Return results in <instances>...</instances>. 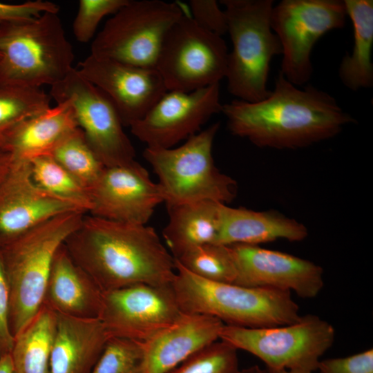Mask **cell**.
Instances as JSON below:
<instances>
[{"label":"cell","instance_id":"obj_11","mask_svg":"<svg viewBox=\"0 0 373 373\" xmlns=\"http://www.w3.org/2000/svg\"><path fill=\"white\" fill-rule=\"evenodd\" d=\"M346 17L341 0H282L274 5L270 24L282 47L280 72L286 79L297 86L308 83L314 45L327 32L342 28Z\"/></svg>","mask_w":373,"mask_h":373},{"label":"cell","instance_id":"obj_34","mask_svg":"<svg viewBox=\"0 0 373 373\" xmlns=\"http://www.w3.org/2000/svg\"><path fill=\"white\" fill-rule=\"evenodd\" d=\"M189 8L191 17L201 28L222 37L227 32L225 12L216 0H191Z\"/></svg>","mask_w":373,"mask_h":373},{"label":"cell","instance_id":"obj_40","mask_svg":"<svg viewBox=\"0 0 373 373\" xmlns=\"http://www.w3.org/2000/svg\"><path fill=\"white\" fill-rule=\"evenodd\" d=\"M240 373H272L269 370L266 369H261L258 365H253L249 367L241 370Z\"/></svg>","mask_w":373,"mask_h":373},{"label":"cell","instance_id":"obj_22","mask_svg":"<svg viewBox=\"0 0 373 373\" xmlns=\"http://www.w3.org/2000/svg\"><path fill=\"white\" fill-rule=\"evenodd\" d=\"M49 373H91L110 337L99 318L57 314Z\"/></svg>","mask_w":373,"mask_h":373},{"label":"cell","instance_id":"obj_17","mask_svg":"<svg viewBox=\"0 0 373 373\" xmlns=\"http://www.w3.org/2000/svg\"><path fill=\"white\" fill-rule=\"evenodd\" d=\"M112 101L124 126L142 118L167 91L155 68L90 55L77 68Z\"/></svg>","mask_w":373,"mask_h":373},{"label":"cell","instance_id":"obj_30","mask_svg":"<svg viewBox=\"0 0 373 373\" xmlns=\"http://www.w3.org/2000/svg\"><path fill=\"white\" fill-rule=\"evenodd\" d=\"M41 88L0 85V134L19 121L50 107Z\"/></svg>","mask_w":373,"mask_h":373},{"label":"cell","instance_id":"obj_13","mask_svg":"<svg viewBox=\"0 0 373 373\" xmlns=\"http://www.w3.org/2000/svg\"><path fill=\"white\" fill-rule=\"evenodd\" d=\"M182 313L171 285L141 283L104 291L98 318L110 336L144 343Z\"/></svg>","mask_w":373,"mask_h":373},{"label":"cell","instance_id":"obj_18","mask_svg":"<svg viewBox=\"0 0 373 373\" xmlns=\"http://www.w3.org/2000/svg\"><path fill=\"white\" fill-rule=\"evenodd\" d=\"M69 212H87L50 194L32 180L28 161L12 160L0 186V247L37 225Z\"/></svg>","mask_w":373,"mask_h":373},{"label":"cell","instance_id":"obj_5","mask_svg":"<svg viewBox=\"0 0 373 373\" xmlns=\"http://www.w3.org/2000/svg\"><path fill=\"white\" fill-rule=\"evenodd\" d=\"M73 59L58 12L0 23V85L51 87L74 68Z\"/></svg>","mask_w":373,"mask_h":373},{"label":"cell","instance_id":"obj_1","mask_svg":"<svg viewBox=\"0 0 373 373\" xmlns=\"http://www.w3.org/2000/svg\"><path fill=\"white\" fill-rule=\"evenodd\" d=\"M222 113L233 135L277 149L309 146L355 122L329 93L312 84L299 88L280 71L267 97L255 102L233 99L222 104Z\"/></svg>","mask_w":373,"mask_h":373},{"label":"cell","instance_id":"obj_12","mask_svg":"<svg viewBox=\"0 0 373 373\" xmlns=\"http://www.w3.org/2000/svg\"><path fill=\"white\" fill-rule=\"evenodd\" d=\"M57 103L68 101L79 127L106 167L135 161V151L123 130L119 113L109 97L73 68L61 82L50 87Z\"/></svg>","mask_w":373,"mask_h":373},{"label":"cell","instance_id":"obj_35","mask_svg":"<svg viewBox=\"0 0 373 373\" xmlns=\"http://www.w3.org/2000/svg\"><path fill=\"white\" fill-rule=\"evenodd\" d=\"M320 373H373V349L347 357L320 361Z\"/></svg>","mask_w":373,"mask_h":373},{"label":"cell","instance_id":"obj_37","mask_svg":"<svg viewBox=\"0 0 373 373\" xmlns=\"http://www.w3.org/2000/svg\"><path fill=\"white\" fill-rule=\"evenodd\" d=\"M10 288L0 254V357L10 354L14 343L9 327Z\"/></svg>","mask_w":373,"mask_h":373},{"label":"cell","instance_id":"obj_27","mask_svg":"<svg viewBox=\"0 0 373 373\" xmlns=\"http://www.w3.org/2000/svg\"><path fill=\"white\" fill-rule=\"evenodd\" d=\"M49 155L88 191L106 167L79 127L64 139Z\"/></svg>","mask_w":373,"mask_h":373},{"label":"cell","instance_id":"obj_15","mask_svg":"<svg viewBox=\"0 0 373 373\" xmlns=\"http://www.w3.org/2000/svg\"><path fill=\"white\" fill-rule=\"evenodd\" d=\"M88 193V214L137 224H146L157 205L164 202L159 184L135 160L105 167Z\"/></svg>","mask_w":373,"mask_h":373},{"label":"cell","instance_id":"obj_2","mask_svg":"<svg viewBox=\"0 0 373 373\" xmlns=\"http://www.w3.org/2000/svg\"><path fill=\"white\" fill-rule=\"evenodd\" d=\"M64 245L103 291L135 284L171 285L175 259L155 229L86 213Z\"/></svg>","mask_w":373,"mask_h":373},{"label":"cell","instance_id":"obj_19","mask_svg":"<svg viewBox=\"0 0 373 373\" xmlns=\"http://www.w3.org/2000/svg\"><path fill=\"white\" fill-rule=\"evenodd\" d=\"M224 325L209 315L183 312L171 325L142 343L143 373H168L219 340Z\"/></svg>","mask_w":373,"mask_h":373},{"label":"cell","instance_id":"obj_31","mask_svg":"<svg viewBox=\"0 0 373 373\" xmlns=\"http://www.w3.org/2000/svg\"><path fill=\"white\" fill-rule=\"evenodd\" d=\"M237 351L229 343L218 340L168 373H240Z\"/></svg>","mask_w":373,"mask_h":373},{"label":"cell","instance_id":"obj_26","mask_svg":"<svg viewBox=\"0 0 373 373\" xmlns=\"http://www.w3.org/2000/svg\"><path fill=\"white\" fill-rule=\"evenodd\" d=\"M57 320V314L43 305L14 338L10 353L14 373H49Z\"/></svg>","mask_w":373,"mask_h":373},{"label":"cell","instance_id":"obj_6","mask_svg":"<svg viewBox=\"0 0 373 373\" xmlns=\"http://www.w3.org/2000/svg\"><path fill=\"white\" fill-rule=\"evenodd\" d=\"M232 43L225 79L229 92L249 102L260 101L267 88L270 64L282 54L280 41L271 29L273 0H221Z\"/></svg>","mask_w":373,"mask_h":373},{"label":"cell","instance_id":"obj_23","mask_svg":"<svg viewBox=\"0 0 373 373\" xmlns=\"http://www.w3.org/2000/svg\"><path fill=\"white\" fill-rule=\"evenodd\" d=\"M308 235L306 227L273 210L256 211L220 204V226L216 243L258 245L279 239L301 241Z\"/></svg>","mask_w":373,"mask_h":373},{"label":"cell","instance_id":"obj_14","mask_svg":"<svg viewBox=\"0 0 373 373\" xmlns=\"http://www.w3.org/2000/svg\"><path fill=\"white\" fill-rule=\"evenodd\" d=\"M222 108L220 84L189 92L168 90L130 128L146 146L171 148L200 132Z\"/></svg>","mask_w":373,"mask_h":373},{"label":"cell","instance_id":"obj_16","mask_svg":"<svg viewBox=\"0 0 373 373\" xmlns=\"http://www.w3.org/2000/svg\"><path fill=\"white\" fill-rule=\"evenodd\" d=\"M229 247L236 269L234 284L293 291L302 298H315L323 287V270L312 261L258 245Z\"/></svg>","mask_w":373,"mask_h":373},{"label":"cell","instance_id":"obj_39","mask_svg":"<svg viewBox=\"0 0 373 373\" xmlns=\"http://www.w3.org/2000/svg\"><path fill=\"white\" fill-rule=\"evenodd\" d=\"M0 373H14L10 354L0 357Z\"/></svg>","mask_w":373,"mask_h":373},{"label":"cell","instance_id":"obj_29","mask_svg":"<svg viewBox=\"0 0 373 373\" xmlns=\"http://www.w3.org/2000/svg\"><path fill=\"white\" fill-rule=\"evenodd\" d=\"M192 274L208 280L233 283L236 269L229 246L209 243L175 259Z\"/></svg>","mask_w":373,"mask_h":373},{"label":"cell","instance_id":"obj_9","mask_svg":"<svg viewBox=\"0 0 373 373\" xmlns=\"http://www.w3.org/2000/svg\"><path fill=\"white\" fill-rule=\"evenodd\" d=\"M334 327L315 314L300 316L294 323L248 328L224 325L219 339L262 361L272 373L317 370L320 358L332 345Z\"/></svg>","mask_w":373,"mask_h":373},{"label":"cell","instance_id":"obj_24","mask_svg":"<svg viewBox=\"0 0 373 373\" xmlns=\"http://www.w3.org/2000/svg\"><path fill=\"white\" fill-rule=\"evenodd\" d=\"M221 204L201 200L167 207L169 222L162 236L174 259L201 245L216 243Z\"/></svg>","mask_w":373,"mask_h":373},{"label":"cell","instance_id":"obj_41","mask_svg":"<svg viewBox=\"0 0 373 373\" xmlns=\"http://www.w3.org/2000/svg\"><path fill=\"white\" fill-rule=\"evenodd\" d=\"M313 372L303 370V369H295V370H283L280 373H312Z\"/></svg>","mask_w":373,"mask_h":373},{"label":"cell","instance_id":"obj_38","mask_svg":"<svg viewBox=\"0 0 373 373\" xmlns=\"http://www.w3.org/2000/svg\"><path fill=\"white\" fill-rule=\"evenodd\" d=\"M12 163L11 155L0 149V186L8 175Z\"/></svg>","mask_w":373,"mask_h":373},{"label":"cell","instance_id":"obj_4","mask_svg":"<svg viewBox=\"0 0 373 373\" xmlns=\"http://www.w3.org/2000/svg\"><path fill=\"white\" fill-rule=\"evenodd\" d=\"M86 213L54 217L0 247L10 288L9 327L17 336L43 306L55 255L79 226Z\"/></svg>","mask_w":373,"mask_h":373},{"label":"cell","instance_id":"obj_10","mask_svg":"<svg viewBox=\"0 0 373 373\" xmlns=\"http://www.w3.org/2000/svg\"><path fill=\"white\" fill-rule=\"evenodd\" d=\"M228 54L222 36L201 28L184 12L168 32L155 69L167 91L189 92L220 84Z\"/></svg>","mask_w":373,"mask_h":373},{"label":"cell","instance_id":"obj_32","mask_svg":"<svg viewBox=\"0 0 373 373\" xmlns=\"http://www.w3.org/2000/svg\"><path fill=\"white\" fill-rule=\"evenodd\" d=\"M142 343L110 336L91 373H143Z\"/></svg>","mask_w":373,"mask_h":373},{"label":"cell","instance_id":"obj_8","mask_svg":"<svg viewBox=\"0 0 373 373\" xmlns=\"http://www.w3.org/2000/svg\"><path fill=\"white\" fill-rule=\"evenodd\" d=\"M184 14L183 8L175 2L128 0L97 34L90 55L155 68L168 32Z\"/></svg>","mask_w":373,"mask_h":373},{"label":"cell","instance_id":"obj_7","mask_svg":"<svg viewBox=\"0 0 373 373\" xmlns=\"http://www.w3.org/2000/svg\"><path fill=\"white\" fill-rule=\"evenodd\" d=\"M219 127L214 123L178 147L144 149L143 156L158 178L167 207L201 200L227 204L236 198V182L220 172L212 155Z\"/></svg>","mask_w":373,"mask_h":373},{"label":"cell","instance_id":"obj_20","mask_svg":"<svg viewBox=\"0 0 373 373\" xmlns=\"http://www.w3.org/2000/svg\"><path fill=\"white\" fill-rule=\"evenodd\" d=\"M103 292L74 261L64 243L55 255L43 305L57 314L98 318Z\"/></svg>","mask_w":373,"mask_h":373},{"label":"cell","instance_id":"obj_33","mask_svg":"<svg viewBox=\"0 0 373 373\" xmlns=\"http://www.w3.org/2000/svg\"><path fill=\"white\" fill-rule=\"evenodd\" d=\"M128 0H80L73 23V32L81 43L88 42L95 35L102 19L114 15Z\"/></svg>","mask_w":373,"mask_h":373},{"label":"cell","instance_id":"obj_36","mask_svg":"<svg viewBox=\"0 0 373 373\" xmlns=\"http://www.w3.org/2000/svg\"><path fill=\"white\" fill-rule=\"evenodd\" d=\"M59 6L48 1H29L12 4L0 2V23L23 21L45 12H59Z\"/></svg>","mask_w":373,"mask_h":373},{"label":"cell","instance_id":"obj_28","mask_svg":"<svg viewBox=\"0 0 373 373\" xmlns=\"http://www.w3.org/2000/svg\"><path fill=\"white\" fill-rule=\"evenodd\" d=\"M28 161L32 179L37 186L77 204L88 213L91 207L88 191L51 155H42Z\"/></svg>","mask_w":373,"mask_h":373},{"label":"cell","instance_id":"obj_21","mask_svg":"<svg viewBox=\"0 0 373 373\" xmlns=\"http://www.w3.org/2000/svg\"><path fill=\"white\" fill-rule=\"evenodd\" d=\"M79 128L68 101L24 118L0 134V149L12 160H29L49 155L67 136Z\"/></svg>","mask_w":373,"mask_h":373},{"label":"cell","instance_id":"obj_3","mask_svg":"<svg viewBox=\"0 0 373 373\" xmlns=\"http://www.w3.org/2000/svg\"><path fill=\"white\" fill-rule=\"evenodd\" d=\"M175 264L171 285L184 313L206 314L224 325L248 328L287 325L300 317L290 291L213 282L192 274L175 260Z\"/></svg>","mask_w":373,"mask_h":373},{"label":"cell","instance_id":"obj_25","mask_svg":"<svg viewBox=\"0 0 373 373\" xmlns=\"http://www.w3.org/2000/svg\"><path fill=\"white\" fill-rule=\"evenodd\" d=\"M353 27V46L343 59L338 76L352 91L373 86V1L343 0Z\"/></svg>","mask_w":373,"mask_h":373}]
</instances>
